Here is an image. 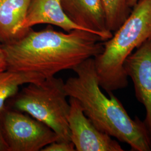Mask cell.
<instances>
[{
    "mask_svg": "<svg viewBox=\"0 0 151 151\" xmlns=\"http://www.w3.org/2000/svg\"><path fill=\"white\" fill-rule=\"evenodd\" d=\"M68 97L65 82L53 76L28 83L7 101L6 106L27 113L47 125L58 136L59 140L70 142Z\"/></svg>",
    "mask_w": 151,
    "mask_h": 151,
    "instance_id": "4",
    "label": "cell"
},
{
    "mask_svg": "<svg viewBox=\"0 0 151 151\" xmlns=\"http://www.w3.org/2000/svg\"><path fill=\"white\" fill-rule=\"evenodd\" d=\"M108 30L115 32L129 15L127 0H101Z\"/></svg>",
    "mask_w": 151,
    "mask_h": 151,
    "instance_id": "12",
    "label": "cell"
},
{
    "mask_svg": "<svg viewBox=\"0 0 151 151\" xmlns=\"http://www.w3.org/2000/svg\"><path fill=\"white\" fill-rule=\"evenodd\" d=\"M32 0H0V42H12L25 32L22 26Z\"/></svg>",
    "mask_w": 151,
    "mask_h": 151,
    "instance_id": "10",
    "label": "cell"
},
{
    "mask_svg": "<svg viewBox=\"0 0 151 151\" xmlns=\"http://www.w3.org/2000/svg\"><path fill=\"white\" fill-rule=\"evenodd\" d=\"M68 123L76 151H124L118 142L98 129L85 115L79 101L70 97Z\"/></svg>",
    "mask_w": 151,
    "mask_h": 151,
    "instance_id": "6",
    "label": "cell"
},
{
    "mask_svg": "<svg viewBox=\"0 0 151 151\" xmlns=\"http://www.w3.org/2000/svg\"><path fill=\"white\" fill-rule=\"evenodd\" d=\"M104 49L93 58L99 83L108 93L128 86L124 62L133 51L151 38V0H139Z\"/></svg>",
    "mask_w": 151,
    "mask_h": 151,
    "instance_id": "3",
    "label": "cell"
},
{
    "mask_svg": "<svg viewBox=\"0 0 151 151\" xmlns=\"http://www.w3.org/2000/svg\"><path fill=\"white\" fill-rule=\"evenodd\" d=\"M124 68L133 81L137 100L146 109L144 122L151 139V38L127 58Z\"/></svg>",
    "mask_w": 151,
    "mask_h": 151,
    "instance_id": "7",
    "label": "cell"
},
{
    "mask_svg": "<svg viewBox=\"0 0 151 151\" xmlns=\"http://www.w3.org/2000/svg\"><path fill=\"white\" fill-rule=\"evenodd\" d=\"M45 78L37 73L6 70L0 74V115L6 109L7 101L19 91L21 86L37 83Z\"/></svg>",
    "mask_w": 151,
    "mask_h": 151,
    "instance_id": "11",
    "label": "cell"
},
{
    "mask_svg": "<svg viewBox=\"0 0 151 151\" xmlns=\"http://www.w3.org/2000/svg\"><path fill=\"white\" fill-rule=\"evenodd\" d=\"M9 151H42L59 137L48 126L24 113L6 109L0 115Z\"/></svg>",
    "mask_w": 151,
    "mask_h": 151,
    "instance_id": "5",
    "label": "cell"
},
{
    "mask_svg": "<svg viewBox=\"0 0 151 151\" xmlns=\"http://www.w3.org/2000/svg\"><path fill=\"white\" fill-rule=\"evenodd\" d=\"M100 36L83 30L63 32L48 27L40 31L29 29L15 40L1 44L7 70L37 73L44 78L73 70L104 49Z\"/></svg>",
    "mask_w": 151,
    "mask_h": 151,
    "instance_id": "1",
    "label": "cell"
},
{
    "mask_svg": "<svg viewBox=\"0 0 151 151\" xmlns=\"http://www.w3.org/2000/svg\"><path fill=\"white\" fill-rule=\"evenodd\" d=\"M65 15L85 30L106 41L113 36L107 28L101 0H60Z\"/></svg>",
    "mask_w": 151,
    "mask_h": 151,
    "instance_id": "8",
    "label": "cell"
},
{
    "mask_svg": "<svg viewBox=\"0 0 151 151\" xmlns=\"http://www.w3.org/2000/svg\"><path fill=\"white\" fill-rule=\"evenodd\" d=\"M0 151H9L8 147L7 146L4 137L3 135L1 119H0Z\"/></svg>",
    "mask_w": 151,
    "mask_h": 151,
    "instance_id": "15",
    "label": "cell"
},
{
    "mask_svg": "<svg viewBox=\"0 0 151 151\" xmlns=\"http://www.w3.org/2000/svg\"><path fill=\"white\" fill-rule=\"evenodd\" d=\"M7 70L5 55L0 44V74Z\"/></svg>",
    "mask_w": 151,
    "mask_h": 151,
    "instance_id": "14",
    "label": "cell"
},
{
    "mask_svg": "<svg viewBox=\"0 0 151 151\" xmlns=\"http://www.w3.org/2000/svg\"><path fill=\"white\" fill-rule=\"evenodd\" d=\"M75 77L65 82L69 97L77 99L85 115L98 129L129 145L131 151H151V139L144 122L132 119L112 92L104 94L99 83L93 58L76 65Z\"/></svg>",
    "mask_w": 151,
    "mask_h": 151,
    "instance_id": "2",
    "label": "cell"
},
{
    "mask_svg": "<svg viewBox=\"0 0 151 151\" xmlns=\"http://www.w3.org/2000/svg\"><path fill=\"white\" fill-rule=\"evenodd\" d=\"M42 151H76L73 143L67 141H55L45 146Z\"/></svg>",
    "mask_w": 151,
    "mask_h": 151,
    "instance_id": "13",
    "label": "cell"
},
{
    "mask_svg": "<svg viewBox=\"0 0 151 151\" xmlns=\"http://www.w3.org/2000/svg\"><path fill=\"white\" fill-rule=\"evenodd\" d=\"M139 0H127V5L130 8H133Z\"/></svg>",
    "mask_w": 151,
    "mask_h": 151,
    "instance_id": "16",
    "label": "cell"
},
{
    "mask_svg": "<svg viewBox=\"0 0 151 151\" xmlns=\"http://www.w3.org/2000/svg\"><path fill=\"white\" fill-rule=\"evenodd\" d=\"M39 24L55 25L62 28L65 32L76 29L85 30L72 22L65 15L60 0L31 1L22 29L26 32L33 26Z\"/></svg>",
    "mask_w": 151,
    "mask_h": 151,
    "instance_id": "9",
    "label": "cell"
}]
</instances>
